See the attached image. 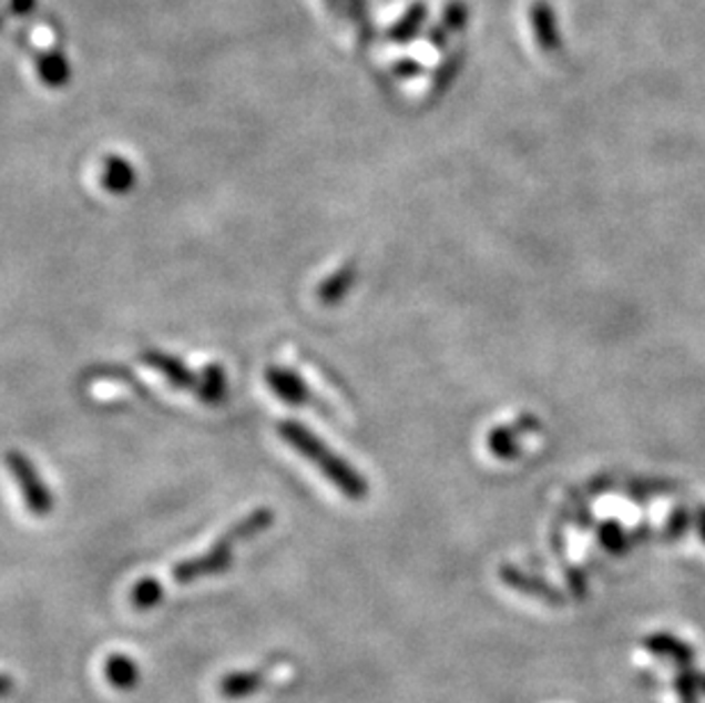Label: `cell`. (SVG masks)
<instances>
[{
	"label": "cell",
	"mask_w": 705,
	"mask_h": 703,
	"mask_svg": "<svg viewBox=\"0 0 705 703\" xmlns=\"http://www.w3.org/2000/svg\"><path fill=\"white\" fill-rule=\"evenodd\" d=\"M448 30L439 23L437 28H432V32H429V44H432L435 49H443L448 44Z\"/></svg>",
	"instance_id": "obj_15"
},
{
	"label": "cell",
	"mask_w": 705,
	"mask_h": 703,
	"mask_svg": "<svg viewBox=\"0 0 705 703\" xmlns=\"http://www.w3.org/2000/svg\"><path fill=\"white\" fill-rule=\"evenodd\" d=\"M8 466H10V471H12L14 480H17V485L21 487V493H23L28 510L34 517H39V519L49 517L53 512V507H55V498L49 491V487L44 485V480H42V476H39L37 468L32 466V461L25 455L12 450V452H8Z\"/></svg>",
	"instance_id": "obj_3"
},
{
	"label": "cell",
	"mask_w": 705,
	"mask_h": 703,
	"mask_svg": "<svg viewBox=\"0 0 705 703\" xmlns=\"http://www.w3.org/2000/svg\"><path fill=\"white\" fill-rule=\"evenodd\" d=\"M103 674L112 687L124 692L135 690L142 676L137 662L126 653H110L103 662Z\"/></svg>",
	"instance_id": "obj_8"
},
{
	"label": "cell",
	"mask_w": 705,
	"mask_h": 703,
	"mask_svg": "<svg viewBox=\"0 0 705 703\" xmlns=\"http://www.w3.org/2000/svg\"><path fill=\"white\" fill-rule=\"evenodd\" d=\"M165 599V588L155 578H142L135 582V588L131 592V601L137 610H151Z\"/></svg>",
	"instance_id": "obj_13"
},
{
	"label": "cell",
	"mask_w": 705,
	"mask_h": 703,
	"mask_svg": "<svg viewBox=\"0 0 705 703\" xmlns=\"http://www.w3.org/2000/svg\"><path fill=\"white\" fill-rule=\"evenodd\" d=\"M265 381H267L272 394L277 396V398H282L288 405H310V403H316V398H313L306 381L297 373H293L288 368L269 366L265 370Z\"/></svg>",
	"instance_id": "obj_5"
},
{
	"label": "cell",
	"mask_w": 705,
	"mask_h": 703,
	"mask_svg": "<svg viewBox=\"0 0 705 703\" xmlns=\"http://www.w3.org/2000/svg\"><path fill=\"white\" fill-rule=\"evenodd\" d=\"M425 19H427V8H425V3H420V0H418V3H413L407 10V14L394 28H390L388 37L394 39V42H409L411 37L418 34V30L422 28Z\"/></svg>",
	"instance_id": "obj_11"
},
{
	"label": "cell",
	"mask_w": 705,
	"mask_h": 703,
	"mask_svg": "<svg viewBox=\"0 0 705 703\" xmlns=\"http://www.w3.org/2000/svg\"><path fill=\"white\" fill-rule=\"evenodd\" d=\"M274 523V512L267 507H258L252 514H247L243 521L231 526L213 546L197 558H190L178 562L172 569V580L178 584H190L194 580H204L211 575H222L233 564V549L243 541H249L265 532Z\"/></svg>",
	"instance_id": "obj_1"
},
{
	"label": "cell",
	"mask_w": 705,
	"mask_h": 703,
	"mask_svg": "<svg viewBox=\"0 0 705 703\" xmlns=\"http://www.w3.org/2000/svg\"><path fill=\"white\" fill-rule=\"evenodd\" d=\"M418 71H420V67L416 62H402L398 67V73H402V75H411V73H418Z\"/></svg>",
	"instance_id": "obj_17"
},
{
	"label": "cell",
	"mask_w": 705,
	"mask_h": 703,
	"mask_svg": "<svg viewBox=\"0 0 705 703\" xmlns=\"http://www.w3.org/2000/svg\"><path fill=\"white\" fill-rule=\"evenodd\" d=\"M351 284H355V267L347 265V267H340L338 272H334V275L329 279H325L318 288V299L320 304L325 306H334L338 304L347 291L351 288Z\"/></svg>",
	"instance_id": "obj_10"
},
{
	"label": "cell",
	"mask_w": 705,
	"mask_h": 703,
	"mask_svg": "<svg viewBox=\"0 0 705 703\" xmlns=\"http://www.w3.org/2000/svg\"><path fill=\"white\" fill-rule=\"evenodd\" d=\"M277 670H279L277 665H265V668H258V670L231 672V674H226L219 681V692H222V696L233 699V701L247 699V696L260 692L272 681V676Z\"/></svg>",
	"instance_id": "obj_6"
},
{
	"label": "cell",
	"mask_w": 705,
	"mask_h": 703,
	"mask_svg": "<svg viewBox=\"0 0 705 703\" xmlns=\"http://www.w3.org/2000/svg\"><path fill=\"white\" fill-rule=\"evenodd\" d=\"M142 361L151 366L155 373L163 375L174 388L178 390H192L194 396H200L202 390V375H194L181 359L167 355L161 349H144Z\"/></svg>",
	"instance_id": "obj_4"
},
{
	"label": "cell",
	"mask_w": 705,
	"mask_h": 703,
	"mask_svg": "<svg viewBox=\"0 0 705 703\" xmlns=\"http://www.w3.org/2000/svg\"><path fill=\"white\" fill-rule=\"evenodd\" d=\"M279 437L297 450L304 459H308L318 471L345 496L351 500H361L368 493L366 480L351 468L343 457H338L316 432H310L299 420H282Z\"/></svg>",
	"instance_id": "obj_2"
},
{
	"label": "cell",
	"mask_w": 705,
	"mask_h": 703,
	"mask_svg": "<svg viewBox=\"0 0 705 703\" xmlns=\"http://www.w3.org/2000/svg\"><path fill=\"white\" fill-rule=\"evenodd\" d=\"M14 687H17V681L10 676V674H6V672H0V699H6V696H10L12 692H14Z\"/></svg>",
	"instance_id": "obj_16"
},
{
	"label": "cell",
	"mask_w": 705,
	"mask_h": 703,
	"mask_svg": "<svg viewBox=\"0 0 705 703\" xmlns=\"http://www.w3.org/2000/svg\"><path fill=\"white\" fill-rule=\"evenodd\" d=\"M530 23H532V32H534V39H537V44L541 51L555 53L562 47L558 19H555V12L548 0H534L532 8H530Z\"/></svg>",
	"instance_id": "obj_7"
},
{
	"label": "cell",
	"mask_w": 705,
	"mask_h": 703,
	"mask_svg": "<svg viewBox=\"0 0 705 703\" xmlns=\"http://www.w3.org/2000/svg\"><path fill=\"white\" fill-rule=\"evenodd\" d=\"M226 396V375L224 368L217 364H211L204 373H202V390L200 396L204 403L208 405H217L222 403Z\"/></svg>",
	"instance_id": "obj_12"
},
{
	"label": "cell",
	"mask_w": 705,
	"mask_h": 703,
	"mask_svg": "<svg viewBox=\"0 0 705 703\" xmlns=\"http://www.w3.org/2000/svg\"><path fill=\"white\" fill-rule=\"evenodd\" d=\"M466 21H468L466 3H461V0H452V3H448L446 12H443V19H441V26L448 32H459V30H463Z\"/></svg>",
	"instance_id": "obj_14"
},
{
	"label": "cell",
	"mask_w": 705,
	"mask_h": 703,
	"mask_svg": "<svg viewBox=\"0 0 705 703\" xmlns=\"http://www.w3.org/2000/svg\"><path fill=\"white\" fill-rule=\"evenodd\" d=\"M101 185L110 194H126L135 185L133 165L122 155H108L101 165Z\"/></svg>",
	"instance_id": "obj_9"
}]
</instances>
